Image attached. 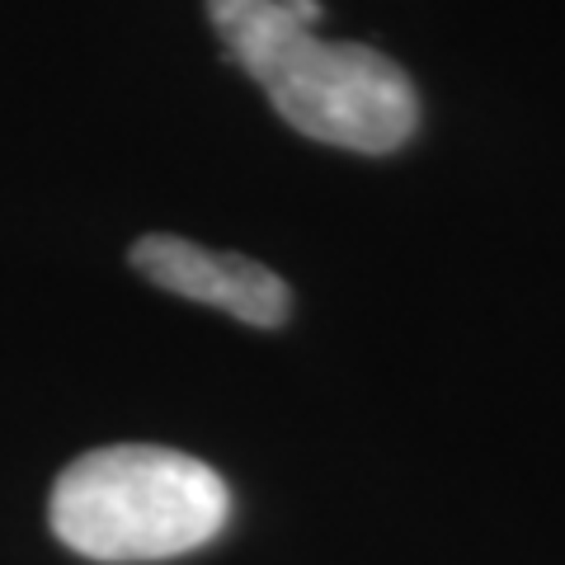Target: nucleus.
Instances as JSON below:
<instances>
[{"instance_id":"4","label":"nucleus","mask_w":565,"mask_h":565,"mask_svg":"<svg viewBox=\"0 0 565 565\" xmlns=\"http://www.w3.org/2000/svg\"><path fill=\"white\" fill-rule=\"evenodd\" d=\"M282 10H288L292 20H302L307 29H311L316 20H321V0H282Z\"/></svg>"},{"instance_id":"1","label":"nucleus","mask_w":565,"mask_h":565,"mask_svg":"<svg viewBox=\"0 0 565 565\" xmlns=\"http://www.w3.org/2000/svg\"><path fill=\"white\" fill-rule=\"evenodd\" d=\"M207 20L288 128L359 156L396 151L419 122L411 76L363 43H326L282 0H207Z\"/></svg>"},{"instance_id":"3","label":"nucleus","mask_w":565,"mask_h":565,"mask_svg":"<svg viewBox=\"0 0 565 565\" xmlns=\"http://www.w3.org/2000/svg\"><path fill=\"white\" fill-rule=\"evenodd\" d=\"M128 259L156 288L189 297V302H203V307H217V311H232L245 326L274 330L292 311L288 282L274 269H264L259 259H245L236 250H207L199 241L156 232V236L132 241Z\"/></svg>"},{"instance_id":"2","label":"nucleus","mask_w":565,"mask_h":565,"mask_svg":"<svg viewBox=\"0 0 565 565\" xmlns=\"http://www.w3.org/2000/svg\"><path fill=\"white\" fill-rule=\"evenodd\" d=\"M232 519V490L207 462L156 444L76 457L52 486V533L85 561H170L199 552Z\"/></svg>"}]
</instances>
